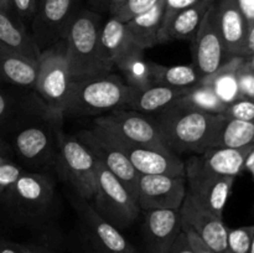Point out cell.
Returning <instances> with one entry per match:
<instances>
[{
  "label": "cell",
  "mask_w": 254,
  "mask_h": 253,
  "mask_svg": "<svg viewBox=\"0 0 254 253\" xmlns=\"http://www.w3.org/2000/svg\"><path fill=\"white\" fill-rule=\"evenodd\" d=\"M164 145L175 154L192 151L197 155L211 148L226 117L191 108L176 101L155 114Z\"/></svg>",
  "instance_id": "1"
},
{
  "label": "cell",
  "mask_w": 254,
  "mask_h": 253,
  "mask_svg": "<svg viewBox=\"0 0 254 253\" xmlns=\"http://www.w3.org/2000/svg\"><path fill=\"white\" fill-rule=\"evenodd\" d=\"M101 29V17L96 11L87 9L74 11L64 40L73 81L109 73L99 49Z\"/></svg>",
  "instance_id": "2"
},
{
  "label": "cell",
  "mask_w": 254,
  "mask_h": 253,
  "mask_svg": "<svg viewBox=\"0 0 254 253\" xmlns=\"http://www.w3.org/2000/svg\"><path fill=\"white\" fill-rule=\"evenodd\" d=\"M62 42L41 51L34 87L37 104L44 116L57 123L64 117L67 99L73 82Z\"/></svg>",
  "instance_id": "3"
},
{
  "label": "cell",
  "mask_w": 254,
  "mask_h": 253,
  "mask_svg": "<svg viewBox=\"0 0 254 253\" xmlns=\"http://www.w3.org/2000/svg\"><path fill=\"white\" fill-rule=\"evenodd\" d=\"M130 87L113 73L74 79L71 84L64 116H102L126 108Z\"/></svg>",
  "instance_id": "4"
},
{
  "label": "cell",
  "mask_w": 254,
  "mask_h": 253,
  "mask_svg": "<svg viewBox=\"0 0 254 253\" xmlns=\"http://www.w3.org/2000/svg\"><path fill=\"white\" fill-rule=\"evenodd\" d=\"M56 163L82 200H93L96 193L97 160L77 136L57 133Z\"/></svg>",
  "instance_id": "5"
},
{
  "label": "cell",
  "mask_w": 254,
  "mask_h": 253,
  "mask_svg": "<svg viewBox=\"0 0 254 253\" xmlns=\"http://www.w3.org/2000/svg\"><path fill=\"white\" fill-rule=\"evenodd\" d=\"M93 200L99 215L117 228L129 227L136 220L140 210L133 193L98 161Z\"/></svg>",
  "instance_id": "6"
},
{
  "label": "cell",
  "mask_w": 254,
  "mask_h": 253,
  "mask_svg": "<svg viewBox=\"0 0 254 253\" xmlns=\"http://www.w3.org/2000/svg\"><path fill=\"white\" fill-rule=\"evenodd\" d=\"M93 126L127 143L165 146L156 117L151 114L140 113L127 108L114 109L97 117Z\"/></svg>",
  "instance_id": "7"
},
{
  "label": "cell",
  "mask_w": 254,
  "mask_h": 253,
  "mask_svg": "<svg viewBox=\"0 0 254 253\" xmlns=\"http://www.w3.org/2000/svg\"><path fill=\"white\" fill-rule=\"evenodd\" d=\"M59 123L52 119L47 122H27L12 135L10 146L12 153L24 163L40 166L56 161L57 129Z\"/></svg>",
  "instance_id": "8"
},
{
  "label": "cell",
  "mask_w": 254,
  "mask_h": 253,
  "mask_svg": "<svg viewBox=\"0 0 254 253\" xmlns=\"http://www.w3.org/2000/svg\"><path fill=\"white\" fill-rule=\"evenodd\" d=\"M76 136L89 149L94 159L119 179L135 197L140 174L135 170L128 156L112 141V139L94 126L92 129L79 131Z\"/></svg>",
  "instance_id": "9"
},
{
  "label": "cell",
  "mask_w": 254,
  "mask_h": 253,
  "mask_svg": "<svg viewBox=\"0 0 254 253\" xmlns=\"http://www.w3.org/2000/svg\"><path fill=\"white\" fill-rule=\"evenodd\" d=\"M73 5L74 0H40L30 32L40 51L64 41L74 14Z\"/></svg>",
  "instance_id": "10"
},
{
  "label": "cell",
  "mask_w": 254,
  "mask_h": 253,
  "mask_svg": "<svg viewBox=\"0 0 254 253\" xmlns=\"http://www.w3.org/2000/svg\"><path fill=\"white\" fill-rule=\"evenodd\" d=\"M185 178L186 195L201 207L222 217L236 178L206 173L188 161L185 163Z\"/></svg>",
  "instance_id": "11"
},
{
  "label": "cell",
  "mask_w": 254,
  "mask_h": 253,
  "mask_svg": "<svg viewBox=\"0 0 254 253\" xmlns=\"http://www.w3.org/2000/svg\"><path fill=\"white\" fill-rule=\"evenodd\" d=\"M54 198V183L47 175L22 171L5 195L1 205L9 206L15 212L39 215L49 207Z\"/></svg>",
  "instance_id": "12"
},
{
  "label": "cell",
  "mask_w": 254,
  "mask_h": 253,
  "mask_svg": "<svg viewBox=\"0 0 254 253\" xmlns=\"http://www.w3.org/2000/svg\"><path fill=\"white\" fill-rule=\"evenodd\" d=\"M186 191L185 176L140 175L135 200L144 211L180 210Z\"/></svg>",
  "instance_id": "13"
},
{
  "label": "cell",
  "mask_w": 254,
  "mask_h": 253,
  "mask_svg": "<svg viewBox=\"0 0 254 253\" xmlns=\"http://www.w3.org/2000/svg\"><path fill=\"white\" fill-rule=\"evenodd\" d=\"M191 52L192 66L200 74L201 79L220 68L230 59L226 54L216 22L215 4L206 12L195 36L191 40Z\"/></svg>",
  "instance_id": "14"
},
{
  "label": "cell",
  "mask_w": 254,
  "mask_h": 253,
  "mask_svg": "<svg viewBox=\"0 0 254 253\" xmlns=\"http://www.w3.org/2000/svg\"><path fill=\"white\" fill-rule=\"evenodd\" d=\"M108 136L128 156L130 163L140 175L185 176V163L179 158L178 154L171 151L170 149L165 146L139 145V144L122 141L111 135Z\"/></svg>",
  "instance_id": "15"
},
{
  "label": "cell",
  "mask_w": 254,
  "mask_h": 253,
  "mask_svg": "<svg viewBox=\"0 0 254 253\" xmlns=\"http://www.w3.org/2000/svg\"><path fill=\"white\" fill-rule=\"evenodd\" d=\"M181 227L191 228L213 252L226 253L228 238V228L222 217L212 212L185 196L180 207Z\"/></svg>",
  "instance_id": "16"
},
{
  "label": "cell",
  "mask_w": 254,
  "mask_h": 253,
  "mask_svg": "<svg viewBox=\"0 0 254 253\" xmlns=\"http://www.w3.org/2000/svg\"><path fill=\"white\" fill-rule=\"evenodd\" d=\"M143 232L148 253H168L183 232L180 210L144 211Z\"/></svg>",
  "instance_id": "17"
},
{
  "label": "cell",
  "mask_w": 254,
  "mask_h": 253,
  "mask_svg": "<svg viewBox=\"0 0 254 253\" xmlns=\"http://www.w3.org/2000/svg\"><path fill=\"white\" fill-rule=\"evenodd\" d=\"M218 31L228 57H245L248 22L236 0H216Z\"/></svg>",
  "instance_id": "18"
},
{
  "label": "cell",
  "mask_w": 254,
  "mask_h": 253,
  "mask_svg": "<svg viewBox=\"0 0 254 253\" xmlns=\"http://www.w3.org/2000/svg\"><path fill=\"white\" fill-rule=\"evenodd\" d=\"M77 208L96 245L109 253H139L136 248L122 235L119 228L102 217L96 207L88 201L81 198L77 203Z\"/></svg>",
  "instance_id": "19"
},
{
  "label": "cell",
  "mask_w": 254,
  "mask_h": 253,
  "mask_svg": "<svg viewBox=\"0 0 254 253\" xmlns=\"http://www.w3.org/2000/svg\"><path fill=\"white\" fill-rule=\"evenodd\" d=\"M253 145L243 148H213L200 155L192 156L188 163L206 173L237 178L245 170L246 159Z\"/></svg>",
  "instance_id": "20"
},
{
  "label": "cell",
  "mask_w": 254,
  "mask_h": 253,
  "mask_svg": "<svg viewBox=\"0 0 254 253\" xmlns=\"http://www.w3.org/2000/svg\"><path fill=\"white\" fill-rule=\"evenodd\" d=\"M216 0H198L195 4L181 10L168 25L161 27L159 31V44L170 41H191L195 36L198 26L202 22L206 12L215 4Z\"/></svg>",
  "instance_id": "21"
},
{
  "label": "cell",
  "mask_w": 254,
  "mask_h": 253,
  "mask_svg": "<svg viewBox=\"0 0 254 253\" xmlns=\"http://www.w3.org/2000/svg\"><path fill=\"white\" fill-rule=\"evenodd\" d=\"M188 89L173 88V87L159 86V84H153L143 89L130 88V94L126 108L155 116L175 103L188 92Z\"/></svg>",
  "instance_id": "22"
},
{
  "label": "cell",
  "mask_w": 254,
  "mask_h": 253,
  "mask_svg": "<svg viewBox=\"0 0 254 253\" xmlns=\"http://www.w3.org/2000/svg\"><path fill=\"white\" fill-rule=\"evenodd\" d=\"M39 61L0 46V81L21 88L34 89Z\"/></svg>",
  "instance_id": "23"
},
{
  "label": "cell",
  "mask_w": 254,
  "mask_h": 253,
  "mask_svg": "<svg viewBox=\"0 0 254 253\" xmlns=\"http://www.w3.org/2000/svg\"><path fill=\"white\" fill-rule=\"evenodd\" d=\"M134 47L136 46L131 41L126 22L111 16V19L102 26L99 34L101 56L108 71L111 72L116 66L117 61Z\"/></svg>",
  "instance_id": "24"
},
{
  "label": "cell",
  "mask_w": 254,
  "mask_h": 253,
  "mask_svg": "<svg viewBox=\"0 0 254 253\" xmlns=\"http://www.w3.org/2000/svg\"><path fill=\"white\" fill-rule=\"evenodd\" d=\"M0 46L39 61L40 51L31 34L12 12L0 10Z\"/></svg>",
  "instance_id": "25"
},
{
  "label": "cell",
  "mask_w": 254,
  "mask_h": 253,
  "mask_svg": "<svg viewBox=\"0 0 254 253\" xmlns=\"http://www.w3.org/2000/svg\"><path fill=\"white\" fill-rule=\"evenodd\" d=\"M164 5L165 0H158L153 7L126 22L131 41L138 49L145 51L159 44L158 37L163 22Z\"/></svg>",
  "instance_id": "26"
},
{
  "label": "cell",
  "mask_w": 254,
  "mask_h": 253,
  "mask_svg": "<svg viewBox=\"0 0 254 253\" xmlns=\"http://www.w3.org/2000/svg\"><path fill=\"white\" fill-rule=\"evenodd\" d=\"M245 59L246 57L238 56L230 57L220 68L200 79V82L212 88L218 98L227 107L241 99L237 81V69L245 61Z\"/></svg>",
  "instance_id": "27"
},
{
  "label": "cell",
  "mask_w": 254,
  "mask_h": 253,
  "mask_svg": "<svg viewBox=\"0 0 254 253\" xmlns=\"http://www.w3.org/2000/svg\"><path fill=\"white\" fill-rule=\"evenodd\" d=\"M149 69H150L153 84H159V86L173 87V88H190L198 83L201 79L200 74L197 73L192 63L165 66V64L149 61Z\"/></svg>",
  "instance_id": "28"
},
{
  "label": "cell",
  "mask_w": 254,
  "mask_h": 253,
  "mask_svg": "<svg viewBox=\"0 0 254 253\" xmlns=\"http://www.w3.org/2000/svg\"><path fill=\"white\" fill-rule=\"evenodd\" d=\"M123 73L126 83L130 88L143 89L153 86L149 69V61L144 57L143 50L134 47L117 61L116 66Z\"/></svg>",
  "instance_id": "29"
},
{
  "label": "cell",
  "mask_w": 254,
  "mask_h": 253,
  "mask_svg": "<svg viewBox=\"0 0 254 253\" xmlns=\"http://www.w3.org/2000/svg\"><path fill=\"white\" fill-rule=\"evenodd\" d=\"M254 144V123L226 118L216 133L211 148H243ZM208 149V150H210Z\"/></svg>",
  "instance_id": "30"
},
{
  "label": "cell",
  "mask_w": 254,
  "mask_h": 253,
  "mask_svg": "<svg viewBox=\"0 0 254 253\" xmlns=\"http://www.w3.org/2000/svg\"><path fill=\"white\" fill-rule=\"evenodd\" d=\"M178 101L191 108L212 114H225L227 109V106L218 98L212 88L206 86L202 82H198L195 86L190 87L188 92Z\"/></svg>",
  "instance_id": "31"
},
{
  "label": "cell",
  "mask_w": 254,
  "mask_h": 253,
  "mask_svg": "<svg viewBox=\"0 0 254 253\" xmlns=\"http://www.w3.org/2000/svg\"><path fill=\"white\" fill-rule=\"evenodd\" d=\"M254 225L228 230L226 253H251Z\"/></svg>",
  "instance_id": "32"
},
{
  "label": "cell",
  "mask_w": 254,
  "mask_h": 253,
  "mask_svg": "<svg viewBox=\"0 0 254 253\" xmlns=\"http://www.w3.org/2000/svg\"><path fill=\"white\" fill-rule=\"evenodd\" d=\"M22 171L24 170L19 164L12 161L10 158L0 156V203Z\"/></svg>",
  "instance_id": "33"
},
{
  "label": "cell",
  "mask_w": 254,
  "mask_h": 253,
  "mask_svg": "<svg viewBox=\"0 0 254 253\" xmlns=\"http://www.w3.org/2000/svg\"><path fill=\"white\" fill-rule=\"evenodd\" d=\"M237 81L241 98L254 99V68L248 59H245L238 67Z\"/></svg>",
  "instance_id": "34"
},
{
  "label": "cell",
  "mask_w": 254,
  "mask_h": 253,
  "mask_svg": "<svg viewBox=\"0 0 254 253\" xmlns=\"http://www.w3.org/2000/svg\"><path fill=\"white\" fill-rule=\"evenodd\" d=\"M223 116L226 118L240 119V121L254 123V99L241 98L230 104Z\"/></svg>",
  "instance_id": "35"
},
{
  "label": "cell",
  "mask_w": 254,
  "mask_h": 253,
  "mask_svg": "<svg viewBox=\"0 0 254 253\" xmlns=\"http://www.w3.org/2000/svg\"><path fill=\"white\" fill-rule=\"evenodd\" d=\"M156 2L158 0H128L127 4L116 15H113V17L122 22H128L136 15L145 12L146 10L153 7Z\"/></svg>",
  "instance_id": "36"
},
{
  "label": "cell",
  "mask_w": 254,
  "mask_h": 253,
  "mask_svg": "<svg viewBox=\"0 0 254 253\" xmlns=\"http://www.w3.org/2000/svg\"><path fill=\"white\" fill-rule=\"evenodd\" d=\"M40 0H10L11 11L24 26L31 25L32 19L36 14Z\"/></svg>",
  "instance_id": "37"
},
{
  "label": "cell",
  "mask_w": 254,
  "mask_h": 253,
  "mask_svg": "<svg viewBox=\"0 0 254 253\" xmlns=\"http://www.w3.org/2000/svg\"><path fill=\"white\" fill-rule=\"evenodd\" d=\"M196 1H198V0H165L161 27H164L165 25H168L169 21H170V20L173 19L176 14H179L181 10L186 9V7H189L190 5L195 4Z\"/></svg>",
  "instance_id": "38"
},
{
  "label": "cell",
  "mask_w": 254,
  "mask_h": 253,
  "mask_svg": "<svg viewBox=\"0 0 254 253\" xmlns=\"http://www.w3.org/2000/svg\"><path fill=\"white\" fill-rule=\"evenodd\" d=\"M183 232L185 233L186 237H188L189 243H190L191 248H192L195 253H216L213 252V251L211 250V248L208 247V246L206 245V243L203 242L192 230H191V228H183Z\"/></svg>",
  "instance_id": "39"
},
{
  "label": "cell",
  "mask_w": 254,
  "mask_h": 253,
  "mask_svg": "<svg viewBox=\"0 0 254 253\" xmlns=\"http://www.w3.org/2000/svg\"><path fill=\"white\" fill-rule=\"evenodd\" d=\"M168 253H195V252H193V250L191 248L185 233L181 232L180 235H179V237L176 238L173 247L170 248V251H169Z\"/></svg>",
  "instance_id": "40"
},
{
  "label": "cell",
  "mask_w": 254,
  "mask_h": 253,
  "mask_svg": "<svg viewBox=\"0 0 254 253\" xmlns=\"http://www.w3.org/2000/svg\"><path fill=\"white\" fill-rule=\"evenodd\" d=\"M12 112V102L6 93L0 89V124L7 121Z\"/></svg>",
  "instance_id": "41"
},
{
  "label": "cell",
  "mask_w": 254,
  "mask_h": 253,
  "mask_svg": "<svg viewBox=\"0 0 254 253\" xmlns=\"http://www.w3.org/2000/svg\"><path fill=\"white\" fill-rule=\"evenodd\" d=\"M245 15L246 20L248 22V26L254 22V0H236Z\"/></svg>",
  "instance_id": "42"
},
{
  "label": "cell",
  "mask_w": 254,
  "mask_h": 253,
  "mask_svg": "<svg viewBox=\"0 0 254 253\" xmlns=\"http://www.w3.org/2000/svg\"><path fill=\"white\" fill-rule=\"evenodd\" d=\"M254 56V22L248 26L247 39H246V50H245V57L250 59Z\"/></svg>",
  "instance_id": "43"
},
{
  "label": "cell",
  "mask_w": 254,
  "mask_h": 253,
  "mask_svg": "<svg viewBox=\"0 0 254 253\" xmlns=\"http://www.w3.org/2000/svg\"><path fill=\"white\" fill-rule=\"evenodd\" d=\"M0 253H24L20 243L11 242V241L0 238Z\"/></svg>",
  "instance_id": "44"
},
{
  "label": "cell",
  "mask_w": 254,
  "mask_h": 253,
  "mask_svg": "<svg viewBox=\"0 0 254 253\" xmlns=\"http://www.w3.org/2000/svg\"><path fill=\"white\" fill-rule=\"evenodd\" d=\"M128 0H109V4H108V11L111 14V16L116 15L124 5L127 4Z\"/></svg>",
  "instance_id": "45"
},
{
  "label": "cell",
  "mask_w": 254,
  "mask_h": 253,
  "mask_svg": "<svg viewBox=\"0 0 254 253\" xmlns=\"http://www.w3.org/2000/svg\"><path fill=\"white\" fill-rule=\"evenodd\" d=\"M12 154L14 153H12V149L10 146V144L6 143L2 139V136H0V156H2V158H10Z\"/></svg>",
  "instance_id": "46"
},
{
  "label": "cell",
  "mask_w": 254,
  "mask_h": 253,
  "mask_svg": "<svg viewBox=\"0 0 254 253\" xmlns=\"http://www.w3.org/2000/svg\"><path fill=\"white\" fill-rule=\"evenodd\" d=\"M245 170L250 171V173L252 174V176L254 178V145H253L252 150H251L250 154L247 155V159H246Z\"/></svg>",
  "instance_id": "47"
},
{
  "label": "cell",
  "mask_w": 254,
  "mask_h": 253,
  "mask_svg": "<svg viewBox=\"0 0 254 253\" xmlns=\"http://www.w3.org/2000/svg\"><path fill=\"white\" fill-rule=\"evenodd\" d=\"M88 2L91 4L92 7H94L96 10H99V11L108 10L109 0H88Z\"/></svg>",
  "instance_id": "48"
},
{
  "label": "cell",
  "mask_w": 254,
  "mask_h": 253,
  "mask_svg": "<svg viewBox=\"0 0 254 253\" xmlns=\"http://www.w3.org/2000/svg\"><path fill=\"white\" fill-rule=\"evenodd\" d=\"M20 247H21L22 252L24 253H49L45 250H41V248L32 247V246H27V245H21V243H20Z\"/></svg>",
  "instance_id": "49"
},
{
  "label": "cell",
  "mask_w": 254,
  "mask_h": 253,
  "mask_svg": "<svg viewBox=\"0 0 254 253\" xmlns=\"http://www.w3.org/2000/svg\"><path fill=\"white\" fill-rule=\"evenodd\" d=\"M0 10H5V11L12 12L10 0H0Z\"/></svg>",
  "instance_id": "50"
},
{
  "label": "cell",
  "mask_w": 254,
  "mask_h": 253,
  "mask_svg": "<svg viewBox=\"0 0 254 253\" xmlns=\"http://www.w3.org/2000/svg\"><path fill=\"white\" fill-rule=\"evenodd\" d=\"M91 253H109V252H107V251H104L103 248L99 247L98 245H96V243L93 242V247H92Z\"/></svg>",
  "instance_id": "51"
},
{
  "label": "cell",
  "mask_w": 254,
  "mask_h": 253,
  "mask_svg": "<svg viewBox=\"0 0 254 253\" xmlns=\"http://www.w3.org/2000/svg\"><path fill=\"white\" fill-rule=\"evenodd\" d=\"M251 253H254V236H253V241H252V247H251Z\"/></svg>",
  "instance_id": "52"
}]
</instances>
